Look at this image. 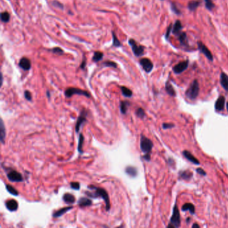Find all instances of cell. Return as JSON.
Wrapping results in <instances>:
<instances>
[{"instance_id": "cell-1", "label": "cell", "mask_w": 228, "mask_h": 228, "mask_svg": "<svg viewBox=\"0 0 228 228\" xmlns=\"http://www.w3.org/2000/svg\"><path fill=\"white\" fill-rule=\"evenodd\" d=\"M88 188L92 191H94V193L86 191L85 193L86 195H87L89 198H101L105 202L106 205V210L108 212L110 209V199L108 193L106 191L105 189L101 188V187H98L94 186L92 185H89Z\"/></svg>"}, {"instance_id": "cell-2", "label": "cell", "mask_w": 228, "mask_h": 228, "mask_svg": "<svg viewBox=\"0 0 228 228\" xmlns=\"http://www.w3.org/2000/svg\"><path fill=\"white\" fill-rule=\"evenodd\" d=\"M199 93V85L197 80L193 81L186 92V96L190 100H195Z\"/></svg>"}, {"instance_id": "cell-3", "label": "cell", "mask_w": 228, "mask_h": 228, "mask_svg": "<svg viewBox=\"0 0 228 228\" xmlns=\"http://www.w3.org/2000/svg\"><path fill=\"white\" fill-rule=\"evenodd\" d=\"M153 147V144L149 139H148V138H147L144 135H141L140 141V147L141 150L142 151L144 154L151 153Z\"/></svg>"}, {"instance_id": "cell-4", "label": "cell", "mask_w": 228, "mask_h": 228, "mask_svg": "<svg viewBox=\"0 0 228 228\" xmlns=\"http://www.w3.org/2000/svg\"><path fill=\"white\" fill-rule=\"evenodd\" d=\"M181 226V217L180 213L177 205H175L173 208V213L171 216L170 224L167 226L168 227H179Z\"/></svg>"}, {"instance_id": "cell-5", "label": "cell", "mask_w": 228, "mask_h": 228, "mask_svg": "<svg viewBox=\"0 0 228 228\" xmlns=\"http://www.w3.org/2000/svg\"><path fill=\"white\" fill-rule=\"evenodd\" d=\"M64 94L66 96V97H67V98H70L74 94L84 96L87 98H91V94H90L89 92H88L87 91H83V90H82V89L77 88H67L65 91Z\"/></svg>"}, {"instance_id": "cell-6", "label": "cell", "mask_w": 228, "mask_h": 228, "mask_svg": "<svg viewBox=\"0 0 228 228\" xmlns=\"http://www.w3.org/2000/svg\"><path fill=\"white\" fill-rule=\"evenodd\" d=\"M129 44L130 46L134 56L137 57L143 56L144 52V47L141 45L137 44L136 41L133 39H130L129 40Z\"/></svg>"}, {"instance_id": "cell-7", "label": "cell", "mask_w": 228, "mask_h": 228, "mask_svg": "<svg viewBox=\"0 0 228 228\" xmlns=\"http://www.w3.org/2000/svg\"><path fill=\"white\" fill-rule=\"evenodd\" d=\"M7 177L10 181L12 182H21L23 181L22 174L14 170H10L9 172L7 173Z\"/></svg>"}, {"instance_id": "cell-8", "label": "cell", "mask_w": 228, "mask_h": 228, "mask_svg": "<svg viewBox=\"0 0 228 228\" xmlns=\"http://www.w3.org/2000/svg\"><path fill=\"white\" fill-rule=\"evenodd\" d=\"M86 117H87V112H86L84 110H82V112H80V115L78 117V119L77 121V124H76V126H75L76 132H77V133H79L81 126L84 123L86 122Z\"/></svg>"}, {"instance_id": "cell-9", "label": "cell", "mask_w": 228, "mask_h": 228, "mask_svg": "<svg viewBox=\"0 0 228 228\" xmlns=\"http://www.w3.org/2000/svg\"><path fill=\"white\" fill-rule=\"evenodd\" d=\"M140 64L143 68V70L147 73L151 72L153 68V64L148 58H142L140 60Z\"/></svg>"}, {"instance_id": "cell-10", "label": "cell", "mask_w": 228, "mask_h": 228, "mask_svg": "<svg viewBox=\"0 0 228 228\" xmlns=\"http://www.w3.org/2000/svg\"><path fill=\"white\" fill-rule=\"evenodd\" d=\"M189 66V61H183L179 62L173 68V72L175 74H181L183 72H184Z\"/></svg>"}, {"instance_id": "cell-11", "label": "cell", "mask_w": 228, "mask_h": 228, "mask_svg": "<svg viewBox=\"0 0 228 228\" xmlns=\"http://www.w3.org/2000/svg\"><path fill=\"white\" fill-rule=\"evenodd\" d=\"M198 48H199V50L201 51L207 58H208V60H209L210 61H213V58L212 52H211L208 48H207L205 45L201 42V41H198Z\"/></svg>"}, {"instance_id": "cell-12", "label": "cell", "mask_w": 228, "mask_h": 228, "mask_svg": "<svg viewBox=\"0 0 228 228\" xmlns=\"http://www.w3.org/2000/svg\"><path fill=\"white\" fill-rule=\"evenodd\" d=\"M19 66L21 68H22L23 70H29L31 68V62L28 58L23 57L20 59L19 62Z\"/></svg>"}, {"instance_id": "cell-13", "label": "cell", "mask_w": 228, "mask_h": 228, "mask_svg": "<svg viewBox=\"0 0 228 228\" xmlns=\"http://www.w3.org/2000/svg\"><path fill=\"white\" fill-rule=\"evenodd\" d=\"M5 207L10 212H16L18 209V203L15 199H10L5 202Z\"/></svg>"}, {"instance_id": "cell-14", "label": "cell", "mask_w": 228, "mask_h": 228, "mask_svg": "<svg viewBox=\"0 0 228 228\" xmlns=\"http://www.w3.org/2000/svg\"><path fill=\"white\" fill-rule=\"evenodd\" d=\"M225 101L226 99L224 96H222L219 97V98L217 100L215 105V109L217 111H222L224 109V106H225Z\"/></svg>"}, {"instance_id": "cell-15", "label": "cell", "mask_w": 228, "mask_h": 228, "mask_svg": "<svg viewBox=\"0 0 228 228\" xmlns=\"http://www.w3.org/2000/svg\"><path fill=\"white\" fill-rule=\"evenodd\" d=\"M220 83L222 87L225 89V91L228 92V76L224 72L221 73Z\"/></svg>"}, {"instance_id": "cell-16", "label": "cell", "mask_w": 228, "mask_h": 228, "mask_svg": "<svg viewBox=\"0 0 228 228\" xmlns=\"http://www.w3.org/2000/svg\"><path fill=\"white\" fill-rule=\"evenodd\" d=\"M183 156L187 159L190 162H191V163H193V164H195V165L199 164V161L197 159L193 156V155L190 153V152L187 151H184L183 152Z\"/></svg>"}, {"instance_id": "cell-17", "label": "cell", "mask_w": 228, "mask_h": 228, "mask_svg": "<svg viewBox=\"0 0 228 228\" xmlns=\"http://www.w3.org/2000/svg\"><path fill=\"white\" fill-rule=\"evenodd\" d=\"M72 208H73V207H72V206H68V207H63V208H62V209H60L59 210L56 211V212H54L53 213L52 217H54V218H57V217H60L62 216H63L64 213L68 212L69 210H71Z\"/></svg>"}, {"instance_id": "cell-18", "label": "cell", "mask_w": 228, "mask_h": 228, "mask_svg": "<svg viewBox=\"0 0 228 228\" xmlns=\"http://www.w3.org/2000/svg\"><path fill=\"white\" fill-rule=\"evenodd\" d=\"M5 136H6V133H5V128L4 123H3V120L1 119L0 121V140L2 144L5 143Z\"/></svg>"}, {"instance_id": "cell-19", "label": "cell", "mask_w": 228, "mask_h": 228, "mask_svg": "<svg viewBox=\"0 0 228 228\" xmlns=\"http://www.w3.org/2000/svg\"><path fill=\"white\" fill-rule=\"evenodd\" d=\"M62 199H63V201L68 205L72 204L76 201L75 197L72 194H70V193H65Z\"/></svg>"}, {"instance_id": "cell-20", "label": "cell", "mask_w": 228, "mask_h": 228, "mask_svg": "<svg viewBox=\"0 0 228 228\" xmlns=\"http://www.w3.org/2000/svg\"><path fill=\"white\" fill-rule=\"evenodd\" d=\"M92 204V200H91L87 198H81L80 199H79L78 201V205L81 207L91 206Z\"/></svg>"}, {"instance_id": "cell-21", "label": "cell", "mask_w": 228, "mask_h": 228, "mask_svg": "<svg viewBox=\"0 0 228 228\" xmlns=\"http://www.w3.org/2000/svg\"><path fill=\"white\" fill-rule=\"evenodd\" d=\"M125 172L126 173V174L130 176V177H136L137 175V170L135 167H132V166H129V167H126L125 169Z\"/></svg>"}, {"instance_id": "cell-22", "label": "cell", "mask_w": 228, "mask_h": 228, "mask_svg": "<svg viewBox=\"0 0 228 228\" xmlns=\"http://www.w3.org/2000/svg\"><path fill=\"white\" fill-rule=\"evenodd\" d=\"M183 28V26L181 25V23L180 21H176V22L175 23L174 26H173V34H180L181 30Z\"/></svg>"}, {"instance_id": "cell-23", "label": "cell", "mask_w": 228, "mask_h": 228, "mask_svg": "<svg viewBox=\"0 0 228 228\" xmlns=\"http://www.w3.org/2000/svg\"><path fill=\"white\" fill-rule=\"evenodd\" d=\"M181 209L182 211H183V212L189 211L190 213H191V214L195 213V207L192 204V203H185V205H183Z\"/></svg>"}, {"instance_id": "cell-24", "label": "cell", "mask_w": 228, "mask_h": 228, "mask_svg": "<svg viewBox=\"0 0 228 228\" xmlns=\"http://www.w3.org/2000/svg\"><path fill=\"white\" fill-rule=\"evenodd\" d=\"M130 103L128 101H121L120 104V112L123 115H126L128 110V108H129Z\"/></svg>"}, {"instance_id": "cell-25", "label": "cell", "mask_w": 228, "mask_h": 228, "mask_svg": "<svg viewBox=\"0 0 228 228\" xmlns=\"http://www.w3.org/2000/svg\"><path fill=\"white\" fill-rule=\"evenodd\" d=\"M165 90H166V92H167V94L169 95H170L171 96H175L176 93L175 91V89L173 88V86L169 82L166 83Z\"/></svg>"}, {"instance_id": "cell-26", "label": "cell", "mask_w": 228, "mask_h": 228, "mask_svg": "<svg viewBox=\"0 0 228 228\" xmlns=\"http://www.w3.org/2000/svg\"><path fill=\"white\" fill-rule=\"evenodd\" d=\"M120 88H121L122 94L124 96H125V97H126V98H130L133 96L132 91L130 90L129 88H126V86H121Z\"/></svg>"}, {"instance_id": "cell-27", "label": "cell", "mask_w": 228, "mask_h": 228, "mask_svg": "<svg viewBox=\"0 0 228 228\" xmlns=\"http://www.w3.org/2000/svg\"><path fill=\"white\" fill-rule=\"evenodd\" d=\"M84 135L82 133H80V136H79V141H78V152L80 154L83 153V150H82V147H83V143H84Z\"/></svg>"}, {"instance_id": "cell-28", "label": "cell", "mask_w": 228, "mask_h": 228, "mask_svg": "<svg viewBox=\"0 0 228 228\" xmlns=\"http://www.w3.org/2000/svg\"><path fill=\"white\" fill-rule=\"evenodd\" d=\"M5 187H6L7 191H8L9 193H11L12 195H15V196H18L19 195L18 190H17L15 187H13L12 185L8 184V185H6Z\"/></svg>"}, {"instance_id": "cell-29", "label": "cell", "mask_w": 228, "mask_h": 228, "mask_svg": "<svg viewBox=\"0 0 228 228\" xmlns=\"http://www.w3.org/2000/svg\"><path fill=\"white\" fill-rule=\"evenodd\" d=\"M199 4H200V2L199 1L190 2L188 4V8L189 10H191V12H193L198 8Z\"/></svg>"}, {"instance_id": "cell-30", "label": "cell", "mask_w": 228, "mask_h": 228, "mask_svg": "<svg viewBox=\"0 0 228 228\" xmlns=\"http://www.w3.org/2000/svg\"><path fill=\"white\" fill-rule=\"evenodd\" d=\"M104 56V54L101 52H95L94 53V56L92 57V60L95 62H98L101 61Z\"/></svg>"}, {"instance_id": "cell-31", "label": "cell", "mask_w": 228, "mask_h": 228, "mask_svg": "<svg viewBox=\"0 0 228 228\" xmlns=\"http://www.w3.org/2000/svg\"><path fill=\"white\" fill-rule=\"evenodd\" d=\"M192 173L189 171H185L180 173V177L185 180H188L192 177Z\"/></svg>"}, {"instance_id": "cell-32", "label": "cell", "mask_w": 228, "mask_h": 228, "mask_svg": "<svg viewBox=\"0 0 228 228\" xmlns=\"http://www.w3.org/2000/svg\"><path fill=\"white\" fill-rule=\"evenodd\" d=\"M112 38H113V42H112L113 46L116 47V48L121 46L122 44H121V43H120V41H119V40L117 38L115 33L114 32H112Z\"/></svg>"}, {"instance_id": "cell-33", "label": "cell", "mask_w": 228, "mask_h": 228, "mask_svg": "<svg viewBox=\"0 0 228 228\" xmlns=\"http://www.w3.org/2000/svg\"><path fill=\"white\" fill-rule=\"evenodd\" d=\"M1 20L3 22L7 23L10 20V15L8 12H3L1 13Z\"/></svg>"}, {"instance_id": "cell-34", "label": "cell", "mask_w": 228, "mask_h": 228, "mask_svg": "<svg viewBox=\"0 0 228 228\" xmlns=\"http://www.w3.org/2000/svg\"><path fill=\"white\" fill-rule=\"evenodd\" d=\"M179 41H180V43L182 45H186L187 44V39L186 34L184 33V32H182V33L179 34Z\"/></svg>"}, {"instance_id": "cell-35", "label": "cell", "mask_w": 228, "mask_h": 228, "mask_svg": "<svg viewBox=\"0 0 228 228\" xmlns=\"http://www.w3.org/2000/svg\"><path fill=\"white\" fill-rule=\"evenodd\" d=\"M204 1L205 3V7L207 9L212 10L214 8L215 5L213 4V3L212 0H204Z\"/></svg>"}, {"instance_id": "cell-36", "label": "cell", "mask_w": 228, "mask_h": 228, "mask_svg": "<svg viewBox=\"0 0 228 228\" xmlns=\"http://www.w3.org/2000/svg\"><path fill=\"white\" fill-rule=\"evenodd\" d=\"M136 115L137 116L141 119H143L145 116V112L144 110L142 108H139L136 111Z\"/></svg>"}, {"instance_id": "cell-37", "label": "cell", "mask_w": 228, "mask_h": 228, "mask_svg": "<svg viewBox=\"0 0 228 228\" xmlns=\"http://www.w3.org/2000/svg\"><path fill=\"white\" fill-rule=\"evenodd\" d=\"M102 65L105 66H109V67H113V68H117V64L115 62H112V61H106L102 63Z\"/></svg>"}, {"instance_id": "cell-38", "label": "cell", "mask_w": 228, "mask_h": 228, "mask_svg": "<svg viewBox=\"0 0 228 228\" xmlns=\"http://www.w3.org/2000/svg\"><path fill=\"white\" fill-rule=\"evenodd\" d=\"M51 51L52 52L54 53V54H59V55H62V54H63L64 53V51L63 50H62V48H60L59 47L54 48H52V49L51 50Z\"/></svg>"}, {"instance_id": "cell-39", "label": "cell", "mask_w": 228, "mask_h": 228, "mask_svg": "<svg viewBox=\"0 0 228 228\" xmlns=\"http://www.w3.org/2000/svg\"><path fill=\"white\" fill-rule=\"evenodd\" d=\"M70 187L72 189H75V190H79L80 187V185L78 182H71L70 183Z\"/></svg>"}, {"instance_id": "cell-40", "label": "cell", "mask_w": 228, "mask_h": 228, "mask_svg": "<svg viewBox=\"0 0 228 228\" xmlns=\"http://www.w3.org/2000/svg\"><path fill=\"white\" fill-rule=\"evenodd\" d=\"M24 96H25V98L27 100V101H32V94H31V92L29 91H25V92H24Z\"/></svg>"}, {"instance_id": "cell-41", "label": "cell", "mask_w": 228, "mask_h": 228, "mask_svg": "<svg viewBox=\"0 0 228 228\" xmlns=\"http://www.w3.org/2000/svg\"><path fill=\"white\" fill-rule=\"evenodd\" d=\"M52 4L55 7H57V8H59L61 9H64V5H63V4H62L61 3L58 2V1H54L53 3H52Z\"/></svg>"}, {"instance_id": "cell-42", "label": "cell", "mask_w": 228, "mask_h": 228, "mask_svg": "<svg viewBox=\"0 0 228 228\" xmlns=\"http://www.w3.org/2000/svg\"><path fill=\"white\" fill-rule=\"evenodd\" d=\"M175 125L173 124H171V123H163V128L164 129H171V128H173Z\"/></svg>"}, {"instance_id": "cell-43", "label": "cell", "mask_w": 228, "mask_h": 228, "mask_svg": "<svg viewBox=\"0 0 228 228\" xmlns=\"http://www.w3.org/2000/svg\"><path fill=\"white\" fill-rule=\"evenodd\" d=\"M196 171L197 173H198L199 175H203V176H205L206 175V173L205 171L203 170V169H201V168H198L196 169Z\"/></svg>"}, {"instance_id": "cell-44", "label": "cell", "mask_w": 228, "mask_h": 228, "mask_svg": "<svg viewBox=\"0 0 228 228\" xmlns=\"http://www.w3.org/2000/svg\"><path fill=\"white\" fill-rule=\"evenodd\" d=\"M171 8L173 9V12H175L176 13H177V14H179V13H180V12H179V10L177 8V7H176V5L175 4H173H173H172Z\"/></svg>"}, {"instance_id": "cell-45", "label": "cell", "mask_w": 228, "mask_h": 228, "mask_svg": "<svg viewBox=\"0 0 228 228\" xmlns=\"http://www.w3.org/2000/svg\"><path fill=\"white\" fill-rule=\"evenodd\" d=\"M143 159L147 161H149L151 160V153L148 154H144L143 156Z\"/></svg>"}, {"instance_id": "cell-46", "label": "cell", "mask_w": 228, "mask_h": 228, "mask_svg": "<svg viewBox=\"0 0 228 228\" xmlns=\"http://www.w3.org/2000/svg\"><path fill=\"white\" fill-rule=\"evenodd\" d=\"M171 30V25H170V26H169L168 27V29H167V33H166V37H167V38H168V37H169V35H170Z\"/></svg>"}, {"instance_id": "cell-47", "label": "cell", "mask_w": 228, "mask_h": 228, "mask_svg": "<svg viewBox=\"0 0 228 228\" xmlns=\"http://www.w3.org/2000/svg\"><path fill=\"white\" fill-rule=\"evenodd\" d=\"M86 61L85 60V59H84V60L82 61V62L81 64H80V68L82 69H83V70H84V69L86 67Z\"/></svg>"}, {"instance_id": "cell-48", "label": "cell", "mask_w": 228, "mask_h": 228, "mask_svg": "<svg viewBox=\"0 0 228 228\" xmlns=\"http://www.w3.org/2000/svg\"><path fill=\"white\" fill-rule=\"evenodd\" d=\"M192 227H199V226L198 225V224L194 223V224H193V225L192 226Z\"/></svg>"}, {"instance_id": "cell-49", "label": "cell", "mask_w": 228, "mask_h": 228, "mask_svg": "<svg viewBox=\"0 0 228 228\" xmlns=\"http://www.w3.org/2000/svg\"><path fill=\"white\" fill-rule=\"evenodd\" d=\"M46 93H47V96H48V98H50V92H49V91H48Z\"/></svg>"}, {"instance_id": "cell-50", "label": "cell", "mask_w": 228, "mask_h": 228, "mask_svg": "<svg viewBox=\"0 0 228 228\" xmlns=\"http://www.w3.org/2000/svg\"><path fill=\"white\" fill-rule=\"evenodd\" d=\"M227 111H228V102L227 103Z\"/></svg>"}]
</instances>
